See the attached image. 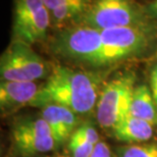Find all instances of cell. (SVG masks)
Masks as SVG:
<instances>
[{"label":"cell","instance_id":"cell-1","mask_svg":"<svg viewBox=\"0 0 157 157\" xmlns=\"http://www.w3.org/2000/svg\"><path fill=\"white\" fill-rule=\"evenodd\" d=\"M101 83L102 78L94 71L54 65L30 106L57 104L78 115L90 114L96 109Z\"/></svg>","mask_w":157,"mask_h":157},{"label":"cell","instance_id":"cell-2","mask_svg":"<svg viewBox=\"0 0 157 157\" xmlns=\"http://www.w3.org/2000/svg\"><path fill=\"white\" fill-rule=\"evenodd\" d=\"M51 50L61 58L91 67H105L101 31L75 25L62 29L51 42Z\"/></svg>","mask_w":157,"mask_h":157},{"label":"cell","instance_id":"cell-3","mask_svg":"<svg viewBox=\"0 0 157 157\" xmlns=\"http://www.w3.org/2000/svg\"><path fill=\"white\" fill-rule=\"evenodd\" d=\"M151 21L145 11V6H141L133 0H96L78 24L104 31L142 26Z\"/></svg>","mask_w":157,"mask_h":157},{"label":"cell","instance_id":"cell-4","mask_svg":"<svg viewBox=\"0 0 157 157\" xmlns=\"http://www.w3.org/2000/svg\"><path fill=\"white\" fill-rule=\"evenodd\" d=\"M157 36L152 23L101 31L105 65L145 53Z\"/></svg>","mask_w":157,"mask_h":157},{"label":"cell","instance_id":"cell-5","mask_svg":"<svg viewBox=\"0 0 157 157\" xmlns=\"http://www.w3.org/2000/svg\"><path fill=\"white\" fill-rule=\"evenodd\" d=\"M52 67L23 41L12 40L0 58L1 81L37 82L47 78Z\"/></svg>","mask_w":157,"mask_h":157},{"label":"cell","instance_id":"cell-6","mask_svg":"<svg viewBox=\"0 0 157 157\" xmlns=\"http://www.w3.org/2000/svg\"><path fill=\"white\" fill-rule=\"evenodd\" d=\"M135 83L136 76L125 73L113 78L102 88L96 106V118L100 127L112 130L128 113Z\"/></svg>","mask_w":157,"mask_h":157},{"label":"cell","instance_id":"cell-7","mask_svg":"<svg viewBox=\"0 0 157 157\" xmlns=\"http://www.w3.org/2000/svg\"><path fill=\"white\" fill-rule=\"evenodd\" d=\"M50 26V12L43 0H14L12 40L30 45L42 42Z\"/></svg>","mask_w":157,"mask_h":157},{"label":"cell","instance_id":"cell-8","mask_svg":"<svg viewBox=\"0 0 157 157\" xmlns=\"http://www.w3.org/2000/svg\"><path fill=\"white\" fill-rule=\"evenodd\" d=\"M12 149L21 157H33L51 152L59 145L49 124L42 117L17 121L11 130Z\"/></svg>","mask_w":157,"mask_h":157},{"label":"cell","instance_id":"cell-9","mask_svg":"<svg viewBox=\"0 0 157 157\" xmlns=\"http://www.w3.org/2000/svg\"><path fill=\"white\" fill-rule=\"evenodd\" d=\"M80 115L64 106L49 104L41 109V117L49 124L53 137L61 146L80 125Z\"/></svg>","mask_w":157,"mask_h":157},{"label":"cell","instance_id":"cell-10","mask_svg":"<svg viewBox=\"0 0 157 157\" xmlns=\"http://www.w3.org/2000/svg\"><path fill=\"white\" fill-rule=\"evenodd\" d=\"M41 88L37 82L0 83V108L2 113H9L26 105H31Z\"/></svg>","mask_w":157,"mask_h":157},{"label":"cell","instance_id":"cell-11","mask_svg":"<svg viewBox=\"0 0 157 157\" xmlns=\"http://www.w3.org/2000/svg\"><path fill=\"white\" fill-rule=\"evenodd\" d=\"M112 135L121 142L136 144L150 140L154 134V125L130 113L121 119L111 130Z\"/></svg>","mask_w":157,"mask_h":157},{"label":"cell","instance_id":"cell-12","mask_svg":"<svg viewBox=\"0 0 157 157\" xmlns=\"http://www.w3.org/2000/svg\"><path fill=\"white\" fill-rule=\"evenodd\" d=\"M128 113L135 117L157 125V107L153 98L151 89L146 85L136 86L132 97Z\"/></svg>","mask_w":157,"mask_h":157},{"label":"cell","instance_id":"cell-13","mask_svg":"<svg viewBox=\"0 0 157 157\" xmlns=\"http://www.w3.org/2000/svg\"><path fill=\"white\" fill-rule=\"evenodd\" d=\"M90 2L78 3V4H71L59 7L50 12V21L51 26L56 28H61L68 23L78 24L83 15L86 13L88 8L90 7Z\"/></svg>","mask_w":157,"mask_h":157},{"label":"cell","instance_id":"cell-14","mask_svg":"<svg viewBox=\"0 0 157 157\" xmlns=\"http://www.w3.org/2000/svg\"><path fill=\"white\" fill-rule=\"evenodd\" d=\"M113 152L117 157H157V143L124 145Z\"/></svg>","mask_w":157,"mask_h":157},{"label":"cell","instance_id":"cell-15","mask_svg":"<svg viewBox=\"0 0 157 157\" xmlns=\"http://www.w3.org/2000/svg\"><path fill=\"white\" fill-rule=\"evenodd\" d=\"M95 145L89 142L80 133L75 131L68 140V151L71 157H90Z\"/></svg>","mask_w":157,"mask_h":157},{"label":"cell","instance_id":"cell-16","mask_svg":"<svg viewBox=\"0 0 157 157\" xmlns=\"http://www.w3.org/2000/svg\"><path fill=\"white\" fill-rule=\"evenodd\" d=\"M78 133H80L82 136L84 138L91 142L94 145H96L97 143L99 142V135H98V132L95 128L94 125H92L91 122H83L78 125V128L76 130Z\"/></svg>","mask_w":157,"mask_h":157},{"label":"cell","instance_id":"cell-17","mask_svg":"<svg viewBox=\"0 0 157 157\" xmlns=\"http://www.w3.org/2000/svg\"><path fill=\"white\" fill-rule=\"evenodd\" d=\"M44 4L48 8L49 11L54 10L59 7L71 5V4H78V3H87L89 0H43Z\"/></svg>","mask_w":157,"mask_h":157},{"label":"cell","instance_id":"cell-18","mask_svg":"<svg viewBox=\"0 0 157 157\" xmlns=\"http://www.w3.org/2000/svg\"><path fill=\"white\" fill-rule=\"evenodd\" d=\"M90 157H117L114 154V152H112L107 144L102 141H99L98 143L95 145L94 151L92 152Z\"/></svg>","mask_w":157,"mask_h":157},{"label":"cell","instance_id":"cell-19","mask_svg":"<svg viewBox=\"0 0 157 157\" xmlns=\"http://www.w3.org/2000/svg\"><path fill=\"white\" fill-rule=\"evenodd\" d=\"M150 88L157 107V61L153 64L150 71Z\"/></svg>","mask_w":157,"mask_h":157},{"label":"cell","instance_id":"cell-20","mask_svg":"<svg viewBox=\"0 0 157 157\" xmlns=\"http://www.w3.org/2000/svg\"><path fill=\"white\" fill-rule=\"evenodd\" d=\"M145 11L151 20L157 18V0H154L153 2L145 6Z\"/></svg>","mask_w":157,"mask_h":157},{"label":"cell","instance_id":"cell-21","mask_svg":"<svg viewBox=\"0 0 157 157\" xmlns=\"http://www.w3.org/2000/svg\"><path fill=\"white\" fill-rule=\"evenodd\" d=\"M48 157H65V156H62V155H53V156H48Z\"/></svg>","mask_w":157,"mask_h":157}]
</instances>
